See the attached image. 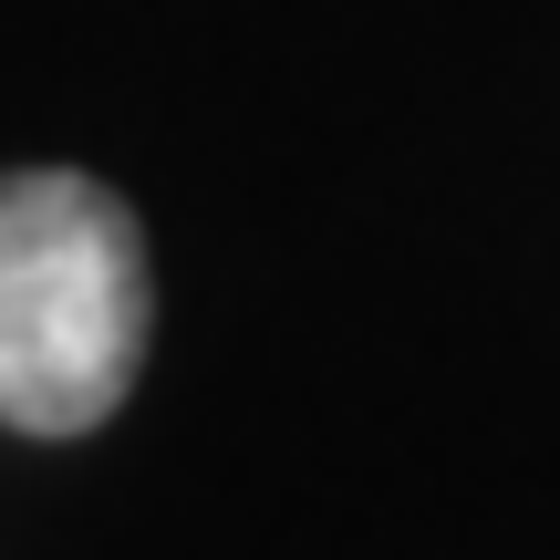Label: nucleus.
Here are the masks:
<instances>
[{"label": "nucleus", "instance_id": "f257e3e1", "mask_svg": "<svg viewBox=\"0 0 560 560\" xmlns=\"http://www.w3.org/2000/svg\"><path fill=\"white\" fill-rule=\"evenodd\" d=\"M156 332L145 229L115 187L73 166L0 177V425L94 436L125 405Z\"/></svg>", "mask_w": 560, "mask_h": 560}]
</instances>
